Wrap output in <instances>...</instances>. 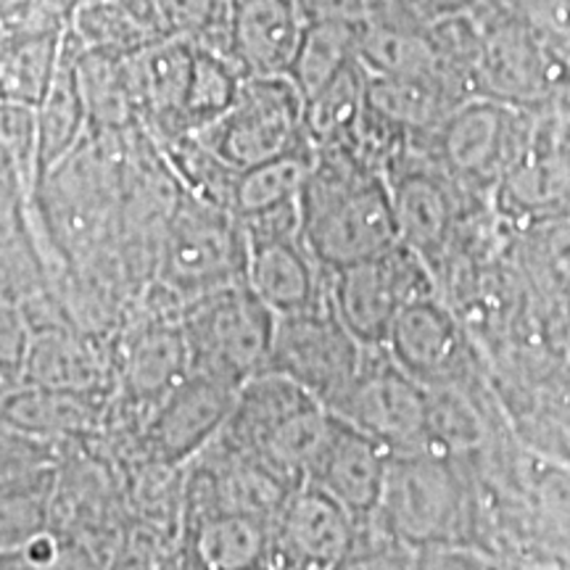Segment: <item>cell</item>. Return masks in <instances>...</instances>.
<instances>
[{
  "label": "cell",
  "mask_w": 570,
  "mask_h": 570,
  "mask_svg": "<svg viewBox=\"0 0 570 570\" xmlns=\"http://www.w3.org/2000/svg\"><path fill=\"white\" fill-rule=\"evenodd\" d=\"M302 227L327 273L402 244L386 173L346 142L315 146L302 190Z\"/></svg>",
  "instance_id": "1"
},
{
  "label": "cell",
  "mask_w": 570,
  "mask_h": 570,
  "mask_svg": "<svg viewBox=\"0 0 570 570\" xmlns=\"http://www.w3.org/2000/svg\"><path fill=\"white\" fill-rule=\"evenodd\" d=\"M375 529L412 552L425 547H475L497 512L481 473L465 458L441 449L391 454L389 481Z\"/></svg>",
  "instance_id": "2"
},
{
  "label": "cell",
  "mask_w": 570,
  "mask_h": 570,
  "mask_svg": "<svg viewBox=\"0 0 570 570\" xmlns=\"http://www.w3.org/2000/svg\"><path fill=\"white\" fill-rule=\"evenodd\" d=\"M246 265L248 240L238 217L183 190L156 252L154 281L159 296L183 309L206 294L244 283Z\"/></svg>",
  "instance_id": "3"
},
{
  "label": "cell",
  "mask_w": 570,
  "mask_h": 570,
  "mask_svg": "<svg viewBox=\"0 0 570 570\" xmlns=\"http://www.w3.org/2000/svg\"><path fill=\"white\" fill-rule=\"evenodd\" d=\"M180 325L194 373L238 389L267 373L277 315L246 281L185 304Z\"/></svg>",
  "instance_id": "4"
},
{
  "label": "cell",
  "mask_w": 570,
  "mask_h": 570,
  "mask_svg": "<svg viewBox=\"0 0 570 570\" xmlns=\"http://www.w3.org/2000/svg\"><path fill=\"white\" fill-rule=\"evenodd\" d=\"M196 138L235 173L315 148L304 96L291 77H244L230 109Z\"/></svg>",
  "instance_id": "5"
},
{
  "label": "cell",
  "mask_w": 570,
  "mask_h": 570,
  "mask_svg": "<svg viewBox=\"0 0 570 570\" xmlns=\"http://www.w3.org/2000/svg\"><path fill=\"white\" fill-rule=\"evenodd\" d=\"M533 122L520 111L491 98H468L428 138L412 142L439 164L468 194H497L515 167Z\"/></svg>",
  "instance_id": "6"
},
{
  "label": "cell",
  "mask_w": 570,
  "mask_h": 570,
  "mask_svg": "<svg viewBox=\"0 0 570 570\" xmlns=\"http://www.w3.org/2000/svg\"><path fill=\"white\" fill-rule=\"evenodd\" d=\"M238 223L248 240L246 283L277 317L327 304L331 273L306 244L302 202Z\"/></svg>",
  "instance_id": "7"
},
{
  "label": "cell",
  "mask_w": 570,
  "mask_h": 570,
  "mask_svg": "<svg viewBox=\"0 0 570 570\" xmlns=\"http://www.w3.org/2000/svg\"><path fill=\"white\" fill-rule=\"evenodd\" d=\"M441 294L423 256L399 244L389 252L331 273L327 302L362 346H386L410 304Z\"/></svg>",
  "instance_id": "8"
},
{
  "label": "cell",
  "mask_w": 570,
  "mask_h": 570,
  "mask_svg": "<svg viewBox=\"0 0 570 570\" xmlns=\"http://www.w3.org/2000/svg\"><path fill=\"white\" fill-rule=\"evenodd\" d=\"M327 410L394 454L431 446V389L404 373L386 346L365 348L360 373Z\"/></svg>",
  "instance_id": "9"
},
{
  "label": "cell",
  "mask_w": 570,
  "mask_h": 570,
  "mask_svg": "<svg viewBox=\"0 0 570 570\" xmlns=\"http://www.w3.org/2000/svg\"><path fill=\"white\" fill-rule=\"evenodd\" d=\"M399 238L423 256L433 275L446 265L468 225V194L417 146L399 154L386 169ZM439 283V281H436Z\"/></svg>",
  "instance_id": "10"
},
{
  "label": "cell",
  "mask_w": 570,
  "mask_h": 570,
  "mask_svg": "<svg viewBox=\"0 0 570 570\" xmlns=\"http://www.w3.org/2000/svg\"><path fill=\"white\" fill-rule=\"evenodd\" d=\"M386 352L404 373L428 389L458 386L491 375L465 320L441 294L417 298L396 320Z\"/></svg>",
  "instance_id": "11"
},
{
  "label": "cell",
  "mask_w": 570,
  "mask_h": 570,
  "mask_svg": "<svg viewBox=\"0 0 570 570\" xmlns=\"http://www.w3.org/2000/svg\"><path fill=\"white\" fill-rule=\"evenodd\" d=\"M365 348L327 302L302 315L277 317L267 373L288 377L331 407L360 373Z\"/></svg>",
  "instance_id": "12"
},
{
  "label": "cell",
  "mask_w": 570,
  "mask_h": 570,
  "mask_svg": "<svg viewBox=\"0 0 570 570\" xmlns=\"http://www.w3.org/2000/svg\"><path fill=\"white\" fill-rule=\"evenodd\" d=\"M238 391V386L219 377L188 370V375L138 428V444L146 465L177 470L196 460L223 433Z\"/></svg>",
  "instance_id": "13"
},
{
  "label": "cell",
  "mask_w": 570,
  "mask_h": 570,
  "mask_svg": "<svg viewBox=\"0 0 570 570\" xmlns=\"http://www.w3.org/2000/svg\"><path fill=\"white\" fill-rule=\"evenodd\" d=\"M497 214L512 227L570 219V119L550 114L494 194Z\"/></svg>",
  "instance_id": "14"
},
{
  "label": "cell",
  "mask_w": 570,
  "mask_h": 570,
  "mask_svg": "<svg viewBox=\"0 0 570 570\" xmlns=\"http://www.w3.org/2000/svg\"><path fill=\"white\" fill-rule=\"evenodd\" d=\"M360 523L312 483L285 497L273 520L265 570H336L354 550Z\"/></svg>",
  "instance_id": "15"
},
{
  "label": "cell",
  "mask_w": 570,
  "mask_h": 570,
  "mask_svg": "<svg viewBox=\"0 0 570 570\" xmlns=\"http://www.w3.org/2000/svg\"><path fill=\"white\" fill-rule=\"evenodd\" d=\"M309 24L298 0H225L223 56L246 77H288Z\"/></svg>",
  "instance_id": "16"
},
{
  "label": "cell",
  "mask_w": 570,
  "mask_h": 570,
  "mask_svg": "<svg viewBox=\"0 0 570 570\" xmlns=\"http://www.w3.org/2000/svg\"><path fill=\"white\" fill-rule=\"evenodd\" d=\"M391 454L381 441L336 417L304 483L323 489L365 529L381 510Z\"/></svg>",
  "instance_id": "17"
},
{
  "label": "cell",
  "mask_w": 570,
  "mask_h": 570,
  "mask_svg": "<svg viewBox=\"0 0 570 570\" xmlns=\"http://www.w3.org/2000/svg\"><path fill=\"white\" fill-rule=\"evenodd\" d=\"M114 407V389L21 386L3 394V425L71 446L96 436Z\"/></svg>",
  "instance_id": "18"
},
{
  "label": "cell",
  "mask_w": 570,
  "mask_h": 570,
  "mask_svg": "<svg viewBox=\"0 0 570 570\" xmlns=\"http://www.w3.org/2000/svg\"><path fill=\"white\" fill-rule=\"evenodd\" d=\"M554 344L570 352V219L518 227L510 246Z\"/></svg>",
  "instance_id": "19"
},
{
  "label": "cell",
  "mask_w": 570,
  "mask_h": 570,
  "mask_svg": "<svg viewBox=\"0 0 570 570\" xmlns=\"http://www.w3.org/2000/svg\"><path fill=\"white\" fill-rule=\"evenodd\" d=\"M185 560L194 570H265L273 520L235 508H185Z\"/></svg>",
  "instance_id": "20"
},
{
  "label": "cell",
  "mask_w": 570,
  "mask_h": 570,
  "mask_svg": "<svg viewBox=\"0 0 570 570\" xmlns=\"http://www.w3.org/2000/svg\"><path fill=\"white\" fill-rule=\"evenodd\" d=\"M515 439L537 458L570 468V367L566 373L499 391Z\"/></svg>",
  "instance_id": "21"
},
{
  "label": "cell",
  "mask_w": 570,
  "mask_h": 570,
  "mask_svg": "<svg viewBox=\"0 0 570 570\" xmlns=\"http://www.w3.org/2000/svg\"><path fill=\"white\" fill-rule=\"evenodd\" d=\"M21 386L114 389L109 386V365L98 352L96 341L82 336L71 325L35 331Z\"/></svg>",
  "instance_id": "22"
},
{
  "label": "cell",
  "mask_w": 570,
  "mask_h": 570,
  "mask_svg": "<svg viewBox=\"0 0 570 570\" xmlns=\"http://www.w3.org/2000/svg\"><path fill=\"white\" fill-rule=\"evenodd\" d=\"M63 30L11 35L3 48V101L38 109L61 67Z\"/></svg>",
  "instance_id": "23"
},
{
  "label": "cell",
  "mask_w": 570,
  "mask_h": 570,
  "mask_svg": "<svg viewBox=\"0 0 570 570\" xmlns=\"http://www.w3.org/2000/svg\"><path fill=\"white\" fill-rule=\"evenodd\" d=\"M365 21L320 19L306 30L304 46L291 69V80L302 90L304 104L317 96L333 77H338L348 63L360 59V40Z\"/></svg>",
  "instance_id": "24"
},
{
  "label": "cell",
  "mask_w": 570,
  "mask_h": 570,
  "mask_svg": "<svg viewBox=\"0 0 570 570\" xmlns=\"http://www.w3.org/2000/svg\"><path fill=\"white\" fill-rule=\"evenodd\" d=\"M312 156H315V148L281 156V159L265 161L259 167L238 173V180H235L233 188L230 212L238 219H246L302 202V190L306 175H309Z\"/></svg>",
  "instance_id": "25"
},
{
  "label": "cell",
  "mask_w": 570,
  "mask_h": 570,
  "mask_svg": "<svg viewBox=\"0 0 570 570\" xmlns=\"http://www.w3.org/2000/svg\"><path fill=\"white\" fill-rule=\"evenodd\" d=\"M156 40H194L223 53L225 0H125Z\"/></svg>",
  "instance_id": "26"
},
{
  "label": "cell",
  "mask_w": 570,
  "mask_h": 570,
  "mask_svg": "<svg viewBox=\"0 0 570 570\" xmlns=\"http://www.w3.org/2000/svg\"><path fill=\"white\" fill-rule=\"evenodd\" d=\"M109 562L111 554L90 539L56 525L3 550V570H109Z\"/></svg>",
  "instance_id": "27"
},
{
  "label": "cell",
  "mask_w": 570,
  "mask_h": 570,
  "mask_svg": "<svg viewBox=\"0 0 570 570\" xmlns=\"http://www.w3.org/2000/svg\"><path fill=\"white\" fill-rule=\"evenodd\" d=\"M3 346H0V381H3V394L21 389L30 362L35 327L30 325L24 312L13 302H3Z\"/></svg>",
  "instance_id": "28"
},
{
  "label": "cell",
  "mask_w": 570,
  "mask_h": 570,
  "mask_svg": "<svg viewBox=\"0 0 570 570\" xmlns=\"http://www.w3.org/2000/svg\"><path fill=\"white\" fill-rule=\"evenodd\" d=\"M412 570H491L479 550L470 547H425L412 554Z\"/></svg>",
  "instance_id": "29"
},
{
  "label": "cell",
  "mask_w": 570,
  "mask_h": 570,
  "mask_svg": "<svg viewBox=\"0 0 570 570\" xmlns=\"http://www.w3.org/2000/svg\"><path fill=\"white\" fill-rule=\"evenodd\" d=\"M109 570H161L156 554L138 539H127L111 554Z\"/></svg>",
  "instance_id": "30"
},
{
  "label": "cell",
  "mask_w": 570,
  "mask_h": 570,
  "mask_svg": "<svg viewBox=\"0 0 570 570\" xmlns=\"http://www.w3.org/2000/svg\"><path fill=\"white\" fill-rule=\"evenodd\" d=\"M508 570H552L547 566H525V562H518V566H510Z\"/></svg>",
  "instance_id": "31"
},
{
  "label": "cell",
  "mask_w": 570,
  "mask_h": 570,
  "mask_svg": "<svg viewBox=\"0 0 570 570\" xmlns=\"http://www.w3.org/2000/svg\"><path fill=\"white\" fill-rule=\"evenodd\" d=\"M568 360H570V352H568Z\"/></svg>",
  "instance_id": "32"
}]
</instances>
